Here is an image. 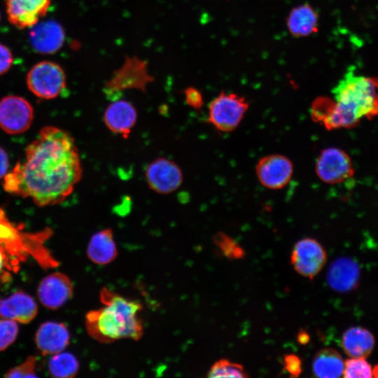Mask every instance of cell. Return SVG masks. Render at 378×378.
Segmentation results:
<instances>
[{"label":"cell","mask_w":378,"mask_h":378,"mask_svg":"<svg viewBox=\"0 0 378 378\" xmlns=\"http://www.w3.org/2000/svg\"><path fill=\"white\" fill-rule=\"evenodd\" d=\"M87 255L92 262L97 265H106L115 259L118 251L111 229H103L91 237Z\"/></svg>","instance_id":"44dd1931"},{"label":"cell","mask_w":378,"mask_h":378,"mask_svg":"<svg viewBox=\"0 0 378 378\" xmlns=\"http://www.w3.org/2000/svg\"><path fill=\"white\" fill-rule=\"evenodd\" d=\"M82 172L74 138L60 128L46 126L27 147L24 160L4 176L3 186L39 206H51L71 195Z\"/></svg>","instance_id":"6da1fadb"},{"label":"cell","mask_w":378,"mask_h":378,"mask_svg":"<svg viewBox=\"0 0 378 378\" xmlns=\"http://www.w3.org/2000/svg\"><path fill=\"white\" fill-rule=\"evenodd\" d=\"M315 172L325 183H342L354 176L350 156L344 150L329 147L321 150L315 163Z\"/></svg>","instance_id":"ba28073f"},{"label":"cell","mask_w":378,"mask_h":378,"mask_svg":"<svg viewBox=\"0 0 378 378\" xmlns=\"http://www.w3.org/2000/svg\"><path fill=\"white\" fill-rule=\"evenodd\" d=\"M29 90L36 97L50 99L58 97L66 88V76L55 62L43 61L35 64L27 76Z\"/></svg>","instance_id":"8992f818"},{"label":"cell","mask_w":378,"mask_h":378,"mask_svg":"<svg viewBox=\"0 0 378 378\" xmlns=\"http://www.w3.org/2000/svg\"><path fill=\"white\" fill-rule=\"evenodd\" d=\"M148 187L155 192L169 194L176 190L183 183V173L178 165L165 158L151 161L145 170Z\"/></svg>","instance_id":"7c38bea8"},{"label":"cell","mask_w":378,"mask_h":378,"mask_svg":"<svg viewBox=\"0 0 378 378\" xmlns=\"http://www.w3.org/2000/svg\"><path fill=\"white\" fill-rule=\"evenodd\" d=\"M50 234V229L38 233L23 232L9 220L4 211L0 208V248L17 266L27 255H32L46 267L57 266V260L43 245Z\"/></svg>","instance_id":"277c9868"},{"label":"cell","mask_w":378,"mask_h":378,"mask_svg":"<svg viewBox=\"0 0 378 378\" xmlns=\"http://www.w3.org/2000/svg\"><path fill=\"white\" fill-rule=\"evenodd\" d=\"M341 345L349 356L366 358L373 349L374 339L367 329L352 327L343 333Z\"/></svg>","instance_id":"7402d4cb"},{"label":"cell","mask_w":378,"mask_h":378,"mask_svg":"<svg viewBox=\"0 0 378 378\" xmlns=\"http://www.w3.org/2000/svg\"><path fill=\"white\" fill-rule=\"evenodd\" d=\"M34 341L43 355H53L63 351L67 347L70 342V334L65 324L47 321L38 328Z\"/></svg>","instance_id":"e0dca14e"},{"label":"cell","mask_w":378,"mask_h":378,"mask_svg":"<svg viewBox=\"0 0 378 378\" xmlns=\"http://www.w3.org/2000/svg\"><path fill=\"white\" fill-rule=\"evenodd\" d=\"M34 120V109L24 98L10 95L0 100V128L10 134L26 132Z\"/></svg>","instance_id":"30bf717a"},{"label":"cell","mask_w":378,"mask_h":378,"mask_svg":"<svg viewBox=\"0 0 378 378\" xmlns=\"http://www.w3.org/2000/svg\"><path fill=\"white\" fill-rule=\"evenodd\" d=\"M103 307L88 312L85 316L88 333L102 343H110L120 339L139 340L144 327L139 313L140 302L129 300L107 288L100 291Z\"/></svg>","instance_id":"7a4b0ae2"},{"label":"cell","mask_w":378,"mask_h":378,"mask_svg":"<svg viewBox=\"0 0 378 378\" xmlns=\"http://www.w3.org/2000/svg\"><path fill=\"white\" fill-rule=\"evenodd\" d=\"M16 267L12 260L0 248V279H6L8 272Z\"/></svg>","instance_id":"d6a6232c"},{"label":"cell","mask_w":378,"mask_h":378,"mask_svg":"<svg viewBox=\"0 0 378 378\" xmlns=\"http://www.w3.org/2000/svg\"><path fill=\"white\" fill-rule=\"evenodd\" d=\"M334 104L326 122L328 130L352 128L361 119L378 115V80L349 69L332 90Z\"/></svg>","instance_id":"3957f363"},{"label":"cell","mask_w":378,"mask_h":378,"mask_svg":"<svg viewBox=\"0 0 378 378\" xmlns=\"http://www.w3.org/2000/svg\"><path fill=\"white\" fill-rule=\"evenodd\" d=\"M208 377H248L244 367L227 359H220L213 364L208 372Z\"/></svg>","instance_id":"d4e9b609"},{"label":"cell","mask_w":378,"mask_h":378,"mask_svg":"<svg viewBox=\"0 0 378 378\" xmlns=\"http://www.w3.org/2000/svg\"><path fill=\"white\" fill-rule=\"evenodd\" d=\"M103 120L108 130L126 139L136 125L137 112L128 101L117 99L106 107Z\"/></svg>","instance_id":"9a60e30c"},{"label":"cell","mask_w":378,"mask_h":378,"mask_svg":"<svg viewBox=\"0 0 378 378\" xmlns=\"http://www.w3.org/2000/svg\"><path fill=\"white\" fill-rule=\"evenodd\" d=\"M248 107L244 97L222 92L209 103L207 120L217 130L230 132L239 125Z\"/></svg>","instance_id":"5b68a950"},{"label":"cell","mask_w":378,"mask_h":378,"mask_svg":"<svg viewBox=\"0 0 378 378\" xmlns=\"http://www.w3.org/2000/svg\"><path fill=\"white\" fill-rule=\"evenodd\" d=\"M36 358L34 356L27 357L22 363L8 370L6 377H37L36 367Z\"/></svg>","instance_id":"f1b7e54d"},{"label":"cell","mask_w":378,"mask_h":378,"mask_svg":"<svg viewBox=\"0 0 378 378\" xmlns=\"http://www.w3.org/2000/svg\"><path fill=\"white\" fill-rule=\"evenodd\" d=\"M284 370L290 377H298L302 370V361L298 356L294 354H288L284 356Z\"/></svg>","instance_id":"f546056e"},{"label":"cell","mask_w":378,"mask_h":378,"mask_svg":"<svg viewBox=\"0 0 378 378\" xmlns=\"http://www.w3.org/2000/svg\"><path fill=\"white\" fill-rule=\"evenodd\" d=\"M79 363L77 358L68 352L53 354L48 363L50 374L56 378H71L78 371Z\"/></svg>","instance_id":"cb8c5ba5"},{"label":"cell","mask_w":378,"mask_h":378,"mask_svg":"<svg viewBox=\"0 0 378 378\" xmlns=\"http://www.w3.org/2000/svg\"><path fill=\"white\" fill-rule=\"evenodd\" d=\"M73 290L70 279L63 273L55 272L41 281L37 295L44 307L57 309L72 298Z\"/></svg>","instance_id":"4fadbf2b"},{"label":"cell","mask_w":378,"mask_h":378,"mask_svg":"<svg viewBox=\"0 0 378 378\" xmlns=\"http://www.w3.org/2000/svg\"><path fill=\"white\" fill-rule=\"evenodd\" d=\"M51 0H6L11 24L20 29L31 27L47 13Z\"/></svg>","instance_id":"5bb4252c"},{"label":"cell","mask_w":378,"mask_h":378,"mask_svg":"<svg viewBox=\"0 0 378 378\" xmlns=\"http://www.w3.org/2000/svg\"><path fill=\"white\" fill-rule=\"evenodd\" d=\"M372 374L373 377H378V365L374 366V368L372 369Z\"/></svg>","instance_id":"d590c367"},{"label":"cell","mask_w":378,"mask_h":378,"mask_svg":"<svg viewBox=\"0 0 378 378\" xmlns=\"http://www.w3.org/2000/svg\"><path fill=\"white\" fill-rule=\"evenodd\" d=\"M359 267L349 258H340L330 265L327 281L330 287L338 292H347L356 288L359 279Z\"/></svg>","instance_id":"d6986e66"},{"label":"cell","mask_w":378,"mask_h":378,"mask_svg":"<svg viewBox=\"0 0 378 378\" xmlns=\"http://www.w3.org/2000/svg\"><path fill=\"white\" fill-rule=\"evenodd\" d=\"M286 24L292 36H308L318 31V15L311 5L304 4L290 10Z\"/></svg>","instance_id":"ffe728a7"},{"label":"cell","mask_w":378,"mask_h":378,"mask_svg":"<svg viewBox=\"0 0 378 378\" xmlns=\"http://www.w3.org/2000/svg\"><path fill=\"white\" fill-rule=\"evenodd\" d=\"M18 330L16 321L4 318L0 319V351L6 349L14 342Z\"/></svg>","instance_id":"83f0119b"},{"label":"cell","mask_w":378,"mask_h":378,"mask_svg":"<svg viewBox=\"0 0 378 378\" xmlns=\"http://www.w3.org/2000/svg\"><path fill=\"white\" fill-rule=\"evenodd\" d=\"M290 159L281 154H270L260 158L255 165L259 182L270 190H280L288 184L293 174Z\"/></svg>","instance_id":"8fae6325"},{"label":"cell","mask_w":378,"mask_h":378,"mask_svg":"<svg viewBox=\"0 0 378 378\" xmlns=\"http://www.w3.org/2000/svg\"><path fill=\"white\" fill-rule=\"evenodd\" d=\"M37 312L36 302L23 291L18 290L6 298H0L1 318L27 323L35 318Z\"/></svg>","instance_id":"ac0fdd59"},{"label":"cell","mask_w":378,"mask_h":378,"mask_svg":"<svg viewBox=\"0 0 378 378\" xmlns=\"http://www.w3.org/2000/svg\"><path fill=\"white\" fill-rule=\"evenodd\" d=\"M153 80L144 61L136 57H129L106 83L104 92L111 98H115V96L118 97V94L126 90L135 89L144 92L147 85Z\"/></svg>","instance_id":"52a82bcc"},{"label":"cell","mask_w":378,"mask_h":378,"mask_svg":"<svg viewBox=\"0 0 378 378\" xmlns=\"http://www.w3.org/2000/svg\"><path fill=\"white\" fill-rule=\"evenodd\" d=\"M13 63V55L10 50L0 43V76L7 72Z\"/></svg>","instance_id":"1f68e13d"},{"label":"cell","mask_w":378,"mask_h":378,"mask_svg":"<svg viewBox=\"0 0 378 378\" xmlns=\"http://www.w3.org/2000/svg\"><path fill=\"white\" fill-rule=\"evenodd\" d=\"M327 261V253L316 239L306 237L294 245L290 263L301 276L313 279L323 269Z\"/></svg>","instance_id":"9c48e42d"},{"label":"cell","mask_w":378,"mask_h":378,"mask_svg":"<svg viewBox=\"0 0 378 378\" xmlns=\"http://www.w3.org/2000/svg\"><path fill=\"white\" fill-rule=\"evenodd\" d=\"M9 160L5 150L0 146V179L4 178L8 172Z\"/></svg>","instance_id":"836d02e7"},{"label":"cell","mask_w":378,"mask_h":378,"mask_svg":"<svg viewBox=\"0 0 378 378\" xmlns=\"http://www.w3.org/2000/svg\"><path fill=\"white\" fill-rule=\"evenodd\" d=\"M344 361L340 354L331 348L319 350L312 362L314 376L321 378H337L343 375Z\"/></svg>","instance_id":"603a6c76"},{"label":"cell","mask_w":378,"mask_h":378,"mask_svg":"<svg viewBox=\"0 0 378 378\" xmlns=\"http://www.w3.org/2000/svg\"><path fill=\"white\" fill-rule=\"evenodd\" d=\"M343 377L346 378L372 377V369L363 357H351L344 361Z\"/></svg>","instance_id":"4316f807"},{"label":"cell","mask_w":378,"mask_h":378,"mask_svg":"<svg viewBox=\"0 0 378 378\" xmlns=\"http://www.w3.org/2000/svg\"><path fill=\"white\" fill-rule=\"evenodd\" d=\"M29 41L33 48L42 54H52L58 51L64 41L62 27L55 20L36 23L31 27Z\"/></svg>","instance_id":"2e32d148"},{"label":"cell","mask_w":378,"mask_h":378,"mask_svg":"<svg viewBox=\"0 0 378 378\" xmlns=\"http://www.w3.org/2000/svg\"><path fill=\"white\" fill-rule=\"evenodd\" d=\"M186 104L194 109H200L204 105L202 93L193 87L187 88L184 90Z\"/></svg>","instance_id":"4dcf8cb0"},{"label":"cell","mask_w":378,"mask_h":378,"mask_svg":"<svg viewBox=\"0 0 378 378\" xmlns=\"http://www.w3.org/2000/svg\"><path fill=\"white\" fill-rule=\"evenodd\" d=\"M298 341L301 344H306L309 342V334L304 331V330H302L301 332H299L298 334Z\"/></svg>","instance_id":"e575fe53"},{"label":"cell","mask_w":378,"mask_h":378,"mask_svg":"<svg viewBox=\"0 0 378 378\" xmlns=\"http://www.w3.org/2000/svg\"><path fill=\"white\" fill-rule=\"evenodd\" d=\"M213 240L220 253L227 258L240 259L245 255L239 244L224 232L216 234Z\"/></svg>","instance_id":"484cf974"},{"label":"cell","mask_w":378,"mask_h":378,"mask_svg":"<svg viewBox=\"0 0 378 378\" xmlns=\"http://www.w3.org/2000/svg\"><path fill=\"white\" fill-rule=\"evenodd\" d=\"M0 18H1V15H0Z\"/></svg>","instance_id":"8d00e7d4"}]
</instances>
